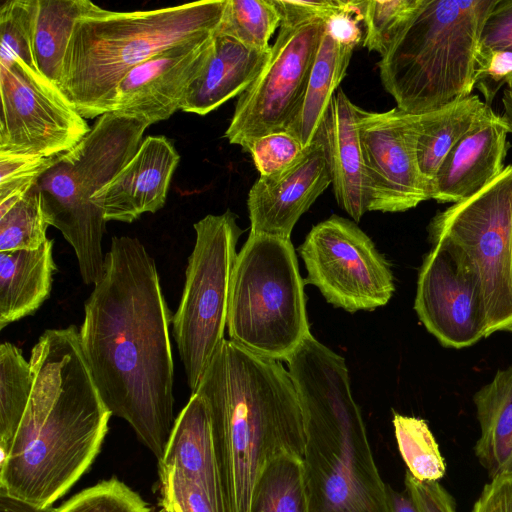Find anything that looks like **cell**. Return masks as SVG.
Returning <instances> with one entry per match:
<instances>
[{"label": "cell", "mask_w": 512, "mask_h": 512, "mask_svg": "<svg viewBox=\"0 0 512 512\" xmlns=\"http://www.w3.org/2000/svg\"><path fill=\"white\" fill-rule=\"evenodd\" d=\"M105 271L84 305V358L101 399L163 457L173 424V316L158 271L134 237L114 236Z\"/></svg>", "instance_id": "cell-1"}, {"label": "cell", "mask_w": 512, "mask_h": 512, "mask_svg": "<svg viewBox=\"0 0 512 512\" xmlns=\"http://www.w3.org/2000/svg\"><path fill=\"white\" fill-rule=\"evenodd\" d=\"M29 362L32 392L1 458L0 492L49 507L90 467L112 414L93 381L75 325L44 331Z\"/></svg>", "instance_id": "cell-2"}, {"label": "cell", "mask_w": 512, "mask_h": 512, "mask_svg": "<svg viewBox=\"0 0 512 512\" xmlns=\"http://www.w3.org/2000/svg\"><path fill=\"white\" fill-rule=\"evenodd\" d=\"M194 393L208 406L227 512H250L251 494L274 458H303L300 402L280 361L222 342Z\"/></svg>", "instance_id": "cell-3"}, {"label": "cell", "mask_w": 512, "mask_h": 512, "mask_svg": "<svg viewBox=\"0 0 512 512\" xmlns=\"http://www.w3.org/2000/svg\"><path fill=\"white\" fill-rule=\"evenodd\" d=\"M285 361L304 419L308 512H387L345 359L310 333Z\"/></svg>", "instance_id": "cell-4"}, {"label": "cell", "mask_w": 512, "mask_h": 512, "mask_svg": "<svg viewBox=\"0 0 512 512\" xmlns=\"http://www.w3.org/2000/svg\"><path fill=\"white\" fill-rule=\"evenodd\" d=\"M227 0L116 12L96 4L78 18L60 89L85 119L112 113L117 86L135 66L176 44L215 35Z\"/></svg>", "instance_id": "cell-5"}, {"label": "cell", "mask_w": 512, "mask_h": 512, "mask_svg": "<svg viewBox=\"0 0 512 512\" xmlns=\"http://www.w3.org/2000/svg\"><path fill=\"white\" fill-rule=\"evenodd\" d=\"M497 0H424L378 63L399 109L422 114L472 94L484 23Z\"/></svg>", "instance_id": "cell-6"}, {"label": "cell", "mask_w": 512, "mask_h": 512, "mask_svg": "<svg viewBox=\"0 0 512 512\" xmlns=\"http://www.w3.org/2000/svg\"><path fill=\"white\" fill-rule=\"evenodd\" d=\"M147 124L106 113L71 150L57 156L37 187L46 222L73 247L85 284H96L105 271L102 238L106 220L93 196L137 152Z\"/></svg>", "instance_id": "cell-7"}, {"label": "cell", "mask_w": 512, "mask_h": 512, "mask_svg": "<svg viewBox=\"0 0 512 512\" xmlns=\"http://www.w3.org/2000/svg\"><path fill=\"white\" fill-rule=\"evenodd\" d=\"M304 284L290 238L250 233L231 277L230 340L285 361L310 334Z\"/></svg>", "instance_id": "cell-8"}, {"label": "cell", "mask_w": 512, "mask_h": 512, "mask_svg": "<svg viewBox=\"0 0 512 512\" xmlns=\"http://www.w3.org/2000/svg\"><path fill=\"white\" fill-rule=\"evenodd\" d=\"M194 230L196 241L172 319L173 337L192 393L225 339L236 246L243 233L230 210L205 216L194 224Z\"/></svg>", "instance_id": "cell-9"}, {"label": "cell", "mask_w": 512, "mask_h": 512, "mask_svg": "<svg viewBox=\"0 0 512 512\" xmlns=\"http://www.w3.org/2000/svg\"><path fill=\"white\" fill-rule=\"evenodd\" d=\"M431 243L457 251L476 275L488 336L512 332V164L473 196L436 213Z\"/></svg>", "instance_id": "cell-10"}, {"label": "cell", "mask_w": 512, "mask_h": 512, "mask_svg": "<svg viewBox=\"0 0 512 512\" xmlns=\"http://www.w3.org/2000/svg\"><path fill=\"white\" fill-rule=\"evenodd\" d=\"M298 250L307 271L304 282L337 308L372 311L395 291L389 263L354 221L330 216L312 227Z\"/></svg>", "instance_id": "cell-11"}, {"label": "cell", "mask_w": 512, "mask_h": 512, "mask_svg": "<svg viewBox=\"0 0 512 512\" xmlns=\"http://www.w3.org/2000/svg\"><path fill=\"white\" fill-rule=\"evenodd\" d=\"M0 153L51 157L91 130L58 85L20 59L0 64Z\"/></svg>", "instance_id": "cell-12"}, {"label": "cell", "mask_w": 512, "mask_h": 512, "mask_svg": "<svg viewBox=\"0 0 512 512\" xmlns=\"http://www.w3.org/2000/svg\"><path fill=\"white\" fill-rule=\"evenodd\" d=\"M326 21L280 25L270 58L239 95L225 137L243 149L266 134L286 131L304 95Z\"/></svg>", "instance_id": "cell-13"}, {"label": "cell", "mask_w": 512, "mask_h": 512, "mask_svg": "<svg viewBox=\"0 0 512 512\" xmlns=\"http://www.w3.org/2000/svg\"><path fill=\"white\" fill-rule=\"evenodd\" d=\"M358 115L367 211L403 212L430 199L417 158L421 114L359 107Z\"/></svg>", "instance_id": "cell-14"}, {"label": "cell", "mask_w": 512, "mask_h": 512, "mask_svg": "<svg viewBox=\"0 0 512 512\" xmlns=\"http://www.w3.org/2000/svg\"><path fill=\"white\" fill-rule=\"evenodd\" d=\"M420 267L414 310L443 346L469 347L488 337V321L478 279L449 245L434 242Z\"/></svg>", "instance_id": "cell-15"}, {"label": "cell", "mask_w": 512, "mask_h": 512, "mask_svg": "<svg viewBox=\"0 0 512 512\" xmlns=\"http://www.w3.org/2000/svg\"><path fill=\"white\" fill-rule=\"evenodd\" d=\"M214 36L176 44L131 69L117 86L112 113L150 126L181 110L205 66Z\"/></svg>", "instance_id": "cell-16"}, {"label": "cell", "mask_w": 512, "mask_h": 512, "mask_svg": "<svg viewBox=\"0 0 512 512\" xmlns=\"http://www.w3.org/2000/svg\"><path fill=\"white\" fill-rule=\"evenodd\" d=\"M331 183L323 145L315 137L290 167L253 184L247 199L250 233L290 238L299 218Z\"/></svg>", "instance_id": "cell-17"}, {"label": "cell", "mask_w": 512, "mask_h": 512, "mask_svg": "<svg viewBox=\"0 0 512 512\" xmlns=\"http://www.w3.org/2000/svg\"><path fill=\"white\" fill-rule=\"evenodd\" d=\"M180 156L165 136H148L117 175L92 198L106 221L131 223L155 213L167 198Z\"/></svg>", "instance_id": "cell-18"}, {"label": "cell", "mask_w": 512, "mask_h": 512, "mask_svg": "<svg viewBox=\"0 0 512 512\" xmlns=\"http://www.w3.org/2000/svg\"><path fill=\"white\" fill-rule=\"evenodd\" d=\"M361 21L360 8L325 24L304 95L286 129L305 148L315 140L335 90L346 76L353 50L361 40Z\"/></svg>", "instance_id": "cell-19"}, {"label": "cell", "mask_w": 512, "mask_h": 512, "mask_svg": "<svg viewBox=\"0 0 512 512\" xmlns=\"http://www.w3.org/2000/svg\"><path fill=\"white\" fill-rule=\"evenodd\" d=\"M508 124L494 114L467 133L446 155L431 184L430 199L458 203L483 189L504 170Z\"/></svg>", "instance_id": "cell-20"}, {"label": "cell", "mask_w": 512, "mask_h": 512, "mask_svg": "<svg viewBox=\"0 0 512 512\" xmlns=\"http://www.w3.org/2000/svg\"><path fill=\"white\" fill-rule=\"evenodd\" d=\"M358 112L339 88L316 135L326 154L336 201L355 222L367 212Z\"/></svg>", "instance_id": "cell-21"}, {"label": "cell", "mask_w": 512, "mask_h": 512, "mask_svg": "<svg viewBox=\"0 0 512 512\" xmlns=\"http://www.w3.org/2000/svg\"><path fill=\"white\" fill-rule=\"evenodd\" d=\"M271 49L251 48L215 34L205 66L192 83L181 110L206 115L243 93L267 64Z\"/></svg>", "instance_id": "cell-22"}, {"label": "cell", "mask_w": 512, "mask_h": 512, "mask_svg": "<svg viewBox=\"0 0 512 512\" xmlns=\"http://www.w3.org/2000/svg\"><path fill=\"white\" fill-rule=\"evenodd\" d=\"M158 462L159 476L196 481L225 503L210 413L201 395L191 394L174 421L164 455Z\"/></svg>", "instance_id": "cell-23"}, {"label": "cell", "mask_w": 512, "mask_h": 512, "mask_svg": "<svg viewBox=\"0 0 512 512\" xmlns=\"http://www.w3.org/2000/svg\"><path fill=\"white\" fill-rule=\"evenodd\" d=\"M53 240L36 250L0 252V329L33 314L50 296Z\"/></svg>", "instance_id": "cell-24"}, {"label": "cell", "mask_w": 512, "mask_h": 512, "mask_svg": "<svg viewBox=\"0 0 512 512\" xmlns=\"http://www.w3.org/2000/svg\"><path fill=\"white\" fill-rule=\"evenodd\" d=\"M480 436L474 453L490 479L512 470V365L473 396Z\"/></svg>", "instance_id": "cell-25"}, {"label": "cell", "mask_w": 512, "mask_h": 512, "mask_svg": "<svg viewBox=\"0 0 512 512\" xmlns=\"http://www.w3.org/2000/svg\"><path fill=\"white\" fill-rule=\"evenodd\" d=\"M494 114L492 108L476 94L421 114L417 158L429 190L440 165L450 150L467 133Z\"/></svg>", "instance_id": "cell-26"}, {"label": "cell", "mask_w": 512, "mask_h": 512, "mask_svg": "<svg viewBox=\"0 0 512 512\" xmlns=\"http://www.w3.org/2000/svg\"><path fill=\"white\" fill-rule=\"evenodd\" d=\"M93 4L89 0H38L35 62L38 71L58 86L75 22Z\"/></svg>", "instance_id": "cell-27"}, {"label": "cell", "mask_w": 512, "mask_h": 512, "mask_svg": "<svg viewBox=\"0 0 512 512\" xmlns=\"http://www.w3.org/2000/svg\"><path fill=\"white\" fill-rule=\"evenodd\" d=\"M250 512H308L302 457L283 454L263 468L252 490Z\"/></svg>", "instance_id": "cell-28"}, {"label": "cell", "mask_w": 512, "mask_h": 512, "mask_svg": "<svg viewBox=\"0 0 512 512\" xmlns=\"http://www.w3.org/2000/svg\"><path fill=\"white\" fill-rule=\"evenodd\" d=\"M34 373L20 348L10 342L0 346V449L9 452L32 392Z\"/></svg>", "instance_id": "cell-29"}, {"label": "cell", "mask_w": 512, "mask_h": 512, "mask_svg": "<svg viewBox=\"0 0 512 512\" xmlns=\"http://www.w3.org/2000/svg\"><path fill=\"white\" fill-rule=\"evenodd\" d=\"M48 226L37 185L0 203V252L38 249L48 239Z\"/></svg>", "instance_id": "cell-30"}, {"label": "cell", "mask_w": 512, "mask_h": 512, "mask_svg": "<svg viewBox=\"0 0 512 512\" xmlns=\"http://www.w3.org/2000/svg\"><path fill=\"white\" fill-rule=\"evenodd\" d=\"M392 423L407 471L419 481H439L445 474L446 465L427 422L394 412Z\"/></svg>", "instance_id": "cell-31"}, {"label": "cell", "mask_w": 512, "mask_h": 512, "mask_svg": "<svg viewBox=\"0 0 512 512\" xmlns=\"http://www.w3.org/2000/svg\"><path fill=\"white\" fill-rule=\"evenodd\" d=\"M281 24L272 0H227L215 34L232 37L255 49H270L269 40Z\"/></svg>", "instance_id": "cell-32"}, {"label": "cell", "mask_w": 512, "mask_h": 512, "mask_svg": "<svg viewBox=\"0 0 512 512\" xmlns=\"http://www.w3.org/2000/svg\"><path fill=\"white\" fill-rule=\"evenodd\" d=\"M424 0H361L363 46L385 57L409 27Z\"/></svg>", "instance_id": "cell-33"}, {"label": "cell", "mask_w": 512, "mask_h": 512, "mask_svg": "<svg viewBox=\"0 0 512 512\" xmlns=\"http://www.w3.org/2000/svg\"><path fill=\"white\" fill-rule=\"evenodd\" d=\"M37 12L38 0H7L2 3L0 64L20 59L37 69L34 55Z\"/></svg>", "instance_id": "cell-34"}, {"label": "cell", "mask_w": 512, "mask_h": 512, "mask_svg": "<svg viewBox=\"0 0 512 512\" xmlns=\"http://www.w3.org/2000/svg\"><path fill=\"white\" fill-rule=\"evenodd\" d=\"M56 512H150L147 503L117 478L84 489Z\"/></svg>", "instance_id": "cell-35"}, {"label": "cell", "mask_w": 512, "mask_h": 512, "mask_svg": "<svg viewBox=\"0 0 512 512\" xmlns=\"http://www.w3.org/2000/svg\"><path fill=\"white\" fill-rule=\"evenodd\" d=\"M160 477V502L157 512H227L225 503L205 486L174 475Z\"/></svg>", "instance_id": "cell-36"}, {"label": "cell", "mask_w": 512, "mask_h": 512, "mask_svg": "<svg viewBox=\"0 0 512 512\" xmlns=\"http://www.w3.org/2000/svg\"><path fill=\"white\" fill-rule=\"evenodd\" d=\"M57 156L0 153V203L20 197L36 186Z\"/></svg>", "instance_id": "cell-37"}, {"label": "cell", "mask_w": 512, "mask_h": 512, "mask_svg": "<svg viewBox=\"0 0 512 512\" xmlns=\"http://www.w3.org/2000/svg\"><path fill=\"white\" fill-rule=\"evenodd\" d=\"M243 150L251 155L260 176H269L295 163L305 147L289 132L278 131L250 141Z\"/></svg>", "instance_id": "cell-38"}, {"label": "cell", "mask_w": 512, "mask_h": 512, "mask_svg": "<svg viewBox=\"0 0 512 512\" xmlns=\"http://www.w3.org/2000/svg\"><path fill=\"white\" fill-rule=\"evenodd\" d=\"M474 82V87L484 97V103L491 107L498 91L504 85H512V52L499 49H478Z\"/></svg>", "instance_id": "cell-39"}, {"label": "cell", "mask_w": 512, "mask_h": 512, "mask_svg": "<svg viewBox=\"0 0 512 512\" xmlns=\"http://www.w3.org/2000/svg\"><path fill=\"white\" fill-rule=\"evenodd\" d=\"M272 1L283 25H298L316 20L327 22L340 14L358 11L361 3V0Z\"/></svg>", "instance_id": "cell-40"}, {"label": "cell", "mask_w": 512, "mask_h": 512, "mask_svg": "<svg viewBox=\"0 0 512 512\" xmlns=\"http://www.w3.org/2000/svg\"><path fill=\"white\" fill-rule=\"evenodd\" d=\"M478 49L512 52V0L496 1L484 23Z\"/></svg>", "instance_id": "cell-41"}, {"label": "cell", "mask_w": 512, "mask_h": 512, "mask_svg": "<svg viewBox=\"0 0 512 512\" xmlns=\"http://www.w3.org/2000/svg\"><path fill=\"white\" fill-rule=\"evenodd\" d=\"M404 484L420 512H456L453 497L439 481H419L407 471Z\"/></svg>", "instance_id": "cell-42"}, {"label": "cell", "mask_w": 512, "mask_h": 512, "mask_svg": "<svg viewBox=\"0 0 512 512\" xmlns=\"http://www.w3.org/2000/svg\"><path fill=\"white\" fill-rule=\"evenodd\" d=\"M471 512H512V470L485 484Z\"/></svg>", "instance_id": "cell-43"}, {"label": "cell", "mask_w": 512, "mask_h": 512, "mask_svg": "<svg viewBox=\"0 0 512 512\" xmlns=\"http://www.w3.org/2000/svg\"><path fill=\"white\" fill-rule=\"evenodd\" d=\"M387 512H420L411 495L393 489L386 484Z\"/></svg>", "instance_id": "cell-44"}, {"label": "cell", "mask_w": 512, "mask_h": 512, "mask_svg": "<svg viewBox=\"0 0 512 512\" xmlns=\"http://www.w3.org/2000/svg\"><path fill=\"white\" fill-rule=\"evenodd\" d=\"M0 512H56V509L36 506L0 492Z\"/></svg>", "instance_id": "cell-45"}, {"label": "cell", "mask_w": 512, "mask_h": 512, "mask_svg": "<svg viewBox=\"0 0 512 512\" xmlns=\"http://www.w3.org/2000/svg\"><path fill=\"white\" fill-rule=\"evenodd\" d=\"M503 114L501 115L508 124L512 133V85L506 86L502 95Z\"/></svg>", "instance_id": "cell-46"}]
</instances>
